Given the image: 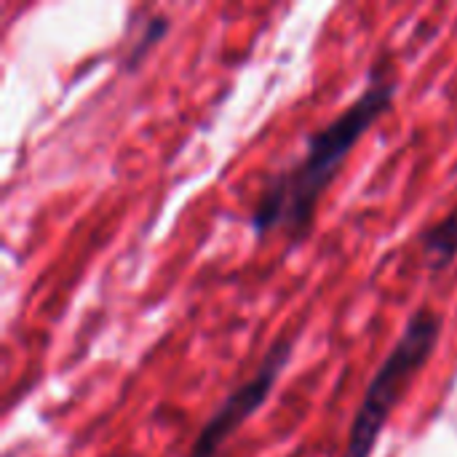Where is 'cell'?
<instances>
[{
    "mask_svg": "<svg viewBox=\"0 0 457 457\" xmlns=\"http://www.w3.org/2000/svg\"><path fill=\"white\" fill-rule=\"evenodd\" d=\"M292 353H295L292 340H276L268 348V353L260 359L257 370L246 380H241L217 404V410L206 418V423L201 426V431L195 434V439L187 450V457L220 455V450L228 445V439L233 434H238L241 426L265 407L273 388L278 386V378L284 375L287 364L292 361Z\"/></svg>",
    "mask_w": 457,
    "mask_h": 457,
    "instance_id": "obj_3",
    "label": "cell"
},
{
    "mask_svg": "<svg viewBox=\"0 0 457 457\" xmlns=\"http://www.w3.org/2000/svg\"><path fill=\"white\" fill-rule=\"evenodd\" d=\"M420 249H423V260L426 265L439 273L445 268H450L457 257V204L434 225H428L420 233Z\"/></svg>",
    "mask_w": 457,
    "mask_h": 457,
    "instance_id": "obj_4",
    "label": "cell"
},
{
    "mask_svg": "<svg viewBox=\"0 0 457 457\" xmlns=\"http://www.w3.org/2000/svg\"><path fill=\"white\" fill-rule=\"evenodd\" d=\"M169 32V19L166 16H155V19H150L147 24H145V29H142V35H139V40L131 46V54H129V59H126V64H139L142 59H145V54L163 37Z\"/></svg>",
    "mask_w": 457,
    "mask_h": 457,
    "instance_id": "obj_5",
    "label": "cell"
},
{
    "mask_svg": "<svg viewBox=\"0 0 457 457\" xmlns=\"http://www.w3.org/2000/svg\"><path fill=\"white\" fill-rule=\"evenodd\" d=\"M399 80L388 54L367 72V88L329 123L305 137L303 155L270 174L249 214L257 238L281 236L289 244L305 241L316 222L319 204L329 185L340 177L343 163L367 131L394 107Z\"/></svg>",
    "mask_w": 457,
    "mask_h": 457,
    "instance_id": "obj_1",
    "label": "cell"
},
{
    "mask_svg": "<svg viewBox=\"0 0 457 457\" xmlns=\"http://www.w3.org/2000/svg\"><path fill=\"white\" fill-rule=\"evenodd\" d=\"M442 332L445 316L436 308L420 305L418 311H412L402 335L396 337L378 372L372 375L370 386L364 388L340 457H372L391 415L402 404L415 378L436 353Z\"/></svg>",
    "mask_w": 457,
    "mask_h": 457,
    "instance_id": "obj_2",
    "label": "cell"
}]
</instances>
